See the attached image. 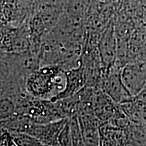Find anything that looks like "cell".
<instances>
[{
  "label": "cell",
  "instance_id": "6da1fadb",
  "mask_svg": "<svg viewBox=\"0 0 146 146\" xmlns=\"http://www.w3.org/2000/svg\"><path fill=\"white\" fill-rule=\"evenodd\" d=\"M66 73L59 66L40 67L27 80V89L35 98L54 101L64 89Z\"/></svg>",
  "mask_w": 146,
  "mask_h": 146
},
{
  "label": "cell",
  "instance_id": "7a4b0ae2",
  "mask_svg": "<svg viewBox=\"0 0 146 146\" xmlns=\"http://www.w3.org/2000/svg\"><path fill=\"white\" fill-rule=\"evenodd\" d=\"M29 21L19 27L1 25V52L23 53L32 51Z\"/></svg>",
  "mask_w": 146,
  "mask_h": 146
},
{
  "label": "cell",
  "instance_id": "3957f363",
  "mask_svg": "<svg viewBox=\"0 0 146 146\" xmlns=\"http://www.w3.org/2000/svg\"><path fill=\"white\" fill-rule=\"evenodd\" d=\"M122 68L113 66L102 76L100 87L117 104L125 103L133 98L126 88L121 77Z\"/></svg>",
  "mask_w": 146,
  "mask_h": 146
},
{
  "label": "cell",
  "instance_id": "277c9868",
  "mask_svg": "<svg viewBox=\"0 0 146 146\" xmlns=\"http://www.w3.org/2000/svg\"><path fill=\"white\" fill-rule=\"evenodd\" d=\"M117 37L113 23H110L100 34L98 41V50L103 68V74L113 66L117 56Z\"/></svg>",
  "mask_w": 146,
  "mask_h": 146
},
{
  "label": "cell",
  "instance_id": "5b68a950",
  "mask_svg": "<svg viewBox=\"0 0 146 146\" xmlns=\"http://www.w3.org/2000/svg\"><path fill=\"white\" fill-rule=\"evenodd\" d=\"M126 88L133 97L136 96L146 85V65L144 63H127L121 70Z\"/></svg>",
  "mask_w": 146,
  "mask_h": 146
},
{
  "label": "cell",
  "instance_id": "8992f818",
  "mask_svg": "<svg viewBox=\"0 0 146 146\" xmlns=\"http://www.w3.org/2000/svg\"><path fill=\"white\" fill-rule=\"evenodd\" d=\"M68 119H62L47 123H34L28 134L39 139L45 145H58V137Z\"/></svg>",
  "mask_w": 146,
  "mask_h": 146
},
{
  "label": "cell",
  "instance_id": "52a82bcc",
  "mask_svg": "<svg viewBox=\"0 0 146 146\" xmlns=\"http://www.w3.org/2000/svg\"><path fill=\"white\" fill-rule=\"evenodd\" d=\"M83 141L86 146L101 145V122L94 113H85L78 115Z\"/></svg>",
  "mask_w": 146,
  "mask_h": 146
},
{
  "label": "cell",
  "instance_id": "ba28073f",
  "mask_svg": "<svg viewBox=\"0 0 146 146\" xmlns=\"http://www.w3.org/2000/svg\"><path fill=\"white\" fill-rule=\"evenodd\" d=\"M120 108L119 104L113 101L100 87H96L94 98V112L101 125L112 119Z\"/></svg>",
  "mask_w": 146,
  "mask_h": 146
},
{
  "label": "cell",
  "instance_id": "9c48e42d",
  "mask_svg": "<svg viewBox=\"0 0 146 146\" xmlns=\"http://www.w3.org/2000/svg\"><path fill=\"white\" fill-rule=\"evenodd\" d=\"M65 73L66 85L64 89L54 101L74 96L86 86V78L81 64L76 68L65 71Z\"/></svg>",
  "mask_w": 146,
  "mask_h": 146
},
{
  "label": "cell",
  "instance_id": "30bf717a",
  "mask_svg": "<svg viewBox=\"0 0 146 146\" xmlns=\"http://www.w3.org/2000/svg\"><path fill=\"white\" fill-rule=\"evenodd\" d=\"M0 120H4L16 114L15 102L10 97H0Z\"/></svg>",
  "mask_w": 146,
  "mask_h": 146
},
{
  "label": "cell",
  "instance_id": "8fae6325",
  "mask_svg": "<svg viewBox=\"0 0 146 146\" xmlns=\"http://www.w3.org/2000/svg\"><path fill=\"white\" fill-rule=\"evenodd\" d=\"M18 146H41V143L35 137L26 133L10 132Z\"/></svg>",
  "mask_w": 146,
  "mask_h": 146
},
{
  "label": "cell",
  "instance_id": "7c38bea8",
  "mask_svg": "<svg viewBox=\"0 0 146 146\" xmlns=\"http://www.w3.org/2000/svg\"><path fill=\"white\" fill-rule=\"evenodd\" d=\"M0 146H18L14 142L10 132L2 128H1Z\"/></svg>",
  "mask_w": 146,
  "mask_h": 146
},
{
  "label": "cell",
  "instance_id": "4fadbf2b",
  "mask_svg": "<svg viewBox=\"0 0 146 146\" xmlns=\"http://www.w3.org/2000/svg\"><path fill=\"white\" fill-rule=\"evenodd\" d=\"M134 98L143 103H146V85L142 89V90L136 96L134 97Z\"/></svg>",
  "mask_w": 146,
  "mask_h": 146
},
{
  "label": "cell",
  "instance_id": "5bb4252c",
  "mask_svg": "<svg viewBox=\"0 0 146 146\" xmlns=\"http://www.w3.org/2000/svg\"><path fill=\"white\" fill-rule=\"evenodd\" d=\"M1 4L3 3H15L16 0H1Z\"/></svg>",
  "mask_w": 146,
  "mask_h": 146
},
{
  "label": "cell",
  "instance_id": "9a60e30c",
  "mask_svg": "<svg viewBox=\"0 0 146 146\" xmlns=\"http://www.w3.org/2000/svg\"><path fill=\"white\" fill-rule=\"evenodd\" d=\"M41 146H59L58 145H45V144H41Z\"/></svg>",
  "mask_w": 146,
  "mask_h": 146
}]
</instances>
